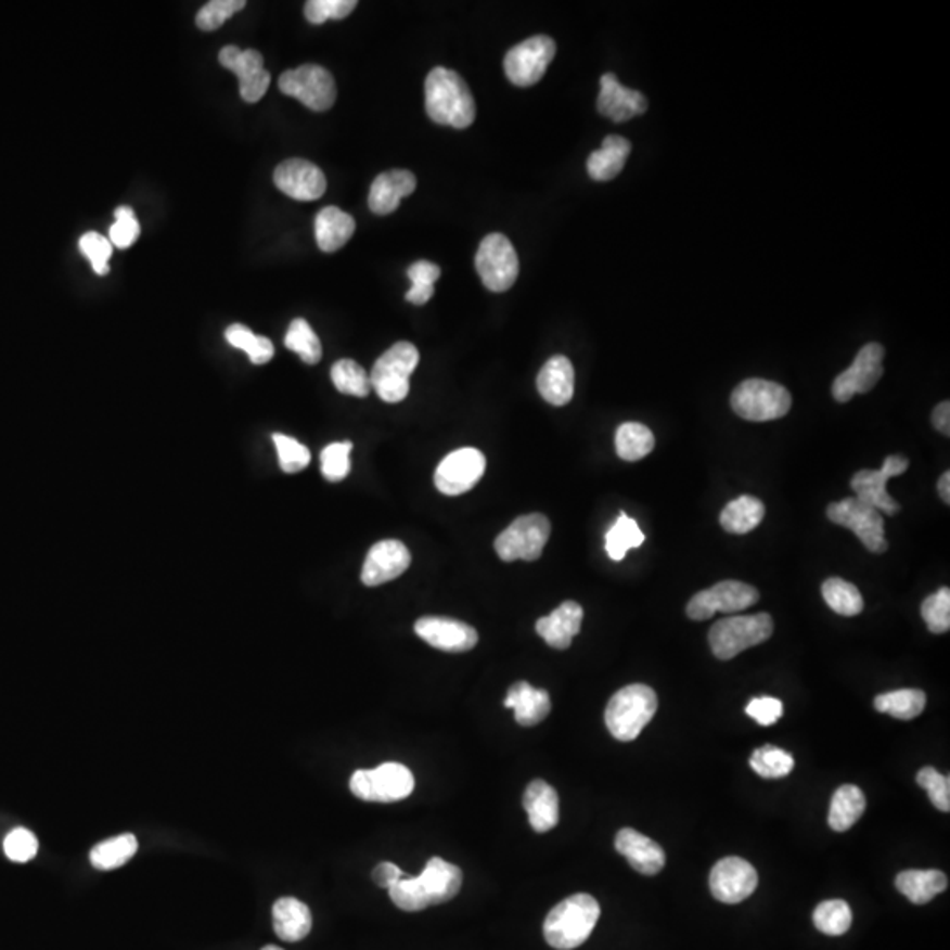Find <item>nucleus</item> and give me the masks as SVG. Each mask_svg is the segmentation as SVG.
Here are the masks:
<instances>
[{
	"instance_id": "obj_1",
	"label": "nucleus",
	"mask_w": 950,
	"mask_h": 950,
	"mask_svg": "<svg viewBox=\"0 0 950 950\" xmlns=\"http://www.w3.org/2000/svg\"><path fill=\"white\" fill-rule=\"evenodd\" d=\"M463 873L460 868L440 858H432L420 876H406L389 887L393 903L406 912L448 903L460 893Z\"/></svg>"
},
{
	"instance_id": "obj_2",
	"label": "nucleus",
	"mask_w": 950,
	"mask_h": 950,
	"mask_svg": "<svg viewBox=\"0 0 950 950\" xmlns=\"http://www.w3.org/2000/svg\"><path fill=\"white\" fill-rule=\"evenodd\" d=\"M426 113L440 126L466 129L475 120V101L465 79L457 70L435 67L424 84Z\"/></svg>"
},
{
	"instance_id": "obj_3",
	"label": "nucleus",
	"mask_w": 950,
	"mask_h": 950,
	"mask_svg": "<svg viewBox=\"0 0 950 950\" xmlns=\"http://www.w3.org/2000/svg\"><path fill=\"white\" fill-rule=\"evenodd\" d=\"M601 907L590 895H574L560 901L544 921V938L553 949L573 950L592 935Z\"/></svg>"
},
{
	"instance_id": "obj_4",
	"label": "nucleus",
	"mask_w": 950,
	"mask_h": 950,
	"mask_svg": "<svg viewBox=\"0 0 950 950\" xmlns=\"http://www.w3.org/2000/svg\"><path fill=\"white\" fill-rule=\"evenodd\" d=\"M657 708L658 697L655 690L636 683V685L624 686L611 697L604 718L613 737L629 743L643 732L647 723L652 722Z\"/></svg>"
},
{
	"instance_id": "obj_5",
	"label": "nucleus",
	"mask_w": 950,
	"mask_h": 950,
	"mask_svg": "<svg viewBox=\"0 0 950 950\" xmlns=\"http://www.w3.org/2000/svg\"><path fill=\"white\" fill-rule=\"evenodd\" d=\"M773 618L768 613L748 616H731L712 625L709 630V646L715 657L731 660L748 647L757 646L773 636Z\"/></svg>"
},
{
	"instance_id": "obj_6",
	"label": "nucleus",
	"mask_w": 950,
	"mask_h": 950,
	"mask_svg": "<svg viewBox=\"0 0 950 950\" xmlns=\"http://www.w3.org/2000/svg\"><path fill=\"white\" fill-rule=\"evenodd\" d=\"M731 407L743 420L766 423L788 414L792 396L782 384L748 378L732 391Z\"/></svg>"
},
{
	"instance_id": "obj_7",
	"label": "nucleus",
	"mask_w": 950,
	"mask_h": 950,
	"mask_svg": "<svg viewBox=\"0 0 950 950\" xmlns=\"http://www.w3.org/2000/svg\"><path fill=\"white\" fill-rule=\"evenodd\" d=\"M420 363V352L409 342H398L386 350L373 364L370 383L387 403L406 400L410 389V375Z\"/></svg>"
},
{
	"instance_id": "obj_8",
	"label": "nucleus",
	"mask_w": 950,
	"mask_h": 950,
	"mask_svg": "<svg viewBox=\"0 0 950 950\" xmlns=\"http://www.w3.org/2000/svg\"><path fill=\"white\" fill-rule=\"evenodd\" d=\"M350 791L367 803H396L414 791L410 769L398 762H384L375 769H359L350 779Z\"/></svg>"
},
{
	"instance_id": "obj_9",
	"label": "nucleus",
	"mask_w": 950,
	"mask_h": 950,
	"mask_svg": "<svg viewBox=\"0 0 950 950\" xmlns=\"http://www.w3.org/2000/svg\"><path fill=\"white\" fill-rule=\"evenodd\" d=\"M550 536L551 523L544 514H527L514 519L513 525L497 537L495 550L503 562H534L541 559Z\"/></svg>"
},
{
	"instance_id": "obj_10",
	"label": "nucleus",
	"mask_w": 950,
	"mask_h": 950,
	"mask_svg": "<svg viewBox=\"0 0 950 950\" xmlns=\"http://www.w3.org/2000/svg\"><path fill=\"white\" fill-rule=\"evenodd\" d=\"M475 268L486 290L493 293L511 290L519 273V261L511 240L500 233L488 234L480 242Z\"/></svg>"
},
{
	"instance_id": "obj_11",
	"label": "nucleus",
	"mask_w": 950,
	"mask_h": 950,
	"mask_svg": "<svg viewBox=\"0 0 950 950\" xmlns=\"http://www.w3.org/2000/svg\"><path fill=\"white\" fill-rule=\"evenodd\" d=\"M279 89L313 112H328L336 101L335 78L330 70L317 64L285 70L279 78Z\"/></svg>"
},
{
	"instance_id": "obj_12",
	"label": "nucleus",
	"mask_w": 950,
	"mask_h": 950,
	"mask_svg": "<svg viewBox=\"0 0 950 950\" xmlns=\"http://www.w3.org/2000/svg\"><path fill=\"white\" fill-rule=\"evenodd\" d=\"M827 517L839 527L850 528L871 553H885L889 548L884 537V516L856 497L831 503Z\"/></svg>"
},
{
	"instance_id": "obj_13",
	"label": "nucleus",
	"mask_w": 950,
	"mask_h": 950,
	"mask_svg": "<svg viewBox=\"0 0 950 950\" xmlns=\"http://www.w3.org/2000/svg\"><path fill=\"white\" fill-rule=\"evenodd\" d=\"M759 592L741 581H720L709 590L695 593L686 606L690 620H709L715 613H740L759 601Z\"/></svg>"
},
{
	"instance_id": "obj_14",
	"label": "nucleus",
	"mask_w": 950,
	"mask_h": 950,
	"mask_svg": "<svg viewBox=\"0 0 950 950\" xmlns=\"http://www.w3.org/2000/svg\"><path fill=\"white\" fill-rule=\"evenodd\" d=\"M556 55V44L548 36H534L527 41L519 42L513 50H509L503 59L505 75L517 87H531L539 84L551 61Z\"/></svg>"
},
{
	"instance_id": "obj_15",
	"label": "nucleus",
	"mask_w": 950,
	"mask_h": 950,
	"mask_svg": "<svg viewBox=\"0 0 950 950\" xmlns=\"http://www.w3.org/2000/svg\"><path fill=\"white\" fill-rule=\"evenodd\" d=\"M884 356L881 344L864 345L853 359L852 367L834 378V400L847 403L853 396L871 391L884 375Z\"/></svg>"
},
{
	"instance_id": "obj_16",
	"label": "nucleus",
	"mask_w": 950,
	"mask_h": 950,
	"mask_svg": "<svg viewBox=\"0 0 950 950\" xmlns=\"http://www.w3.org/2000/svg\"><path fill=\"white\" fill-rule=\"evenodd\" d=\"M907 468H909V460L899 457V454H893V457L885 458L881 471H861L853 475L850 488L853 489L856 499L866 502L878 513L896 516L901 511V505L887 493V480L903 474Z\"/></svg>"
},
{
	"instance_id": "obj_17",
	"label": "nucleus",
	"mask_w": 950,
	"mask_h": 950,
	"mask_svg": "<svg viewBox=\"0 0 950 950\" xmlns=\"http://www.w3.org/2000/svg\"><path fill=\"white\" fill-rule=\"evenodd\" d=\"M486 471V458L474 448L458 449L444 458L435 472V486L449 497L471 491Z\"/></svg>"
},
{
	"instance_id": "obj_18",
	"label": "nucleus",
	"mask_w": 950,
	"mask_h": 950,
	"mask_svg": "<svg viewBox=\"0 0 950 950\" xmlns=\"http://www.w3.org/2000/svg\"><path fill=\"white\" fill-rule=\"evenodd\" d=\"M759 884L757 871L741 858H726L712 866L709 889L712 898L727 904H736L754 895Z\"/></svg>"
},
{
	"instance_id": "obj_19",
	"label": "nucleus",
	"mask_w": 950,
	"mask_h": 950,
	"mask_svg": "<svg viewBox=\"0 0 950 950\" xmlns=\"http://www.w3.org/2000/svg\"><path fill=\"white\" fill-rule=\"evenodd\" d=\"M219 61L226 69L233 70L240 79V93L245 103H257L265 98L271 84V76L265 69V59L257 50H240L236 47H224L220 50Z\"/></svg>"
},
{
	"instance_id": "obj_20",
	"label": "nucleus",
	"mask_w": 950,
	"mask_h": 950,
	"mask_svg": "<svg viewBox=\"0 0 950 950\" xmlns=\"http://www.w3.org/2000/svg\"><path fill=\"white\" fill-rule=\"evenodd\" d=\"M273 182L285 196L296 201H316L326 192V177L321 168L305 158H290L279 164Z\"/></svg>"
},
{
	"instance_id": "obj_21",
	"label": "nucleus",
	"mask_w": 950,
	"mask_h": 950,
	"mask_svg": "<svg viewBox=\"0 0 950 950\" xmlns=\"http://www.w3.org/2000/svg\"><path fill=\"white\" fill-rule=\"evenodd\" d=\"M415 633L429 646L449 653L471 652L479 641V636L474 627L452 618H438L426 616L415 621Z\"/></svg>"
},
{
	"instance_id": "obj_22",
	"label": "nucleus",
	"mask_w": 950,
	"mask_h": 950,
	"mask_svg": "<svg viewBox=\"0 0 950 950\" xmlns=\"http://www.w3.org/2000/svg\"><path fill=\"white\" fill-rule=\"evenodd\" d=\"M410 551L400 541H381L372 545L364 560L361 581L367 587H381L406 573L410 565Z\"/></svg>"
},
{
	"instance_id": "obj_23",
	"label": "nucleus",
	"mask_w": 950,
	"mask_h": 950,
	"mask_svg": "<svg viewBox=\"0 0 950 950\" xmlns=\"http://www.w3.org/2000/svg\"><path fill=\"white\" fill-rule=\"evenodd\" d=\"M596 110L613 121H627L646 113L647 101L639 90L627 89L613 73H607L601 78Z\"/></svg>"
},
{
	"instance_id": "obj_24",
	"label": "nucleus",
	"mask_w": 950,
	"mask_h": 950,
	"mask_svg": "<svg viewBox=\"0 0 950 950\" xmlns=\"http://www.w3.org/2000/svg\"><path fill=\"white\" fill-rule=\"evenodd\" d=\"M615 847L641 875H657L666 866V852L660 845L630 827L616 834Z\"/></svg>"
},
{
	"instance_id": "obj_25",
	"label": "nucleus",
	"mask_w": 950,
	"mask_h": 950,
	"mask_svg": "<svg viewBox=\"0 0 950 950\" xmlns=\"http://www.w3.org/2000/svg\"><path fill=\"white\" fill-rule=\"evenodd\" d=\"M415 177L406 169H391L373 180L370 189V210L377 215H389L400 206L403 197L415 191Z\"/></svg>"
},
{
	"instance_id": "obj_26",
	"label": "nucleus",
	"mask_w": 950,
	"mask_h": 950,
	"mask_svg": "<svg viewBox=\"0 0 950 950\" xmlns=\"http://www.w3.org/2000/svg\"><path fill=\"white\" fill-rule=\"evenodd\" d=\"M582 624V607L578 602L560 604L550 616L537 621L536 630L554 650H567L578 636Z\"/></svg>"
},
{
	"instance_id": "obj_27",
	"label": "nucleus",
	"mask_w": 950,
	"mask_h": 950,
	"mask_svg": "<svg viewBox=\"0 0 950 950\" xmlns=\"http://www.w3.org/2000/svg\"><path fill=\"white\" fill-rule=\"evenodd\" d=\"M503 704L505 708L513 709L516 722L523 727L541 723L551 711L550 694L545 690L534 689L527 681L514 683Z\"/></svg>"
},
{
	"instance_id": "obj_28",
	"label": "nucleus",
	"mask_w": 950,
	"mask_h": 950,
	"mask_svg": "<svg viewBox=\"0 0 950 950\" xmlns=\"http://www.w3.org/2000/svg\"><path fill=\"white\" fill-rule=\"evenodd\" d=\"M523 806L528 813L531 830L537 833H548L559 824V794L544 780H534L523 794Z\"/></svg>"
},
{
	"instance_id": "obj_29",
	"label": "nucleus",
	"mask_w": 950,
	"mask_h": 950,
	"mask_svg": "<svg viewBox=\"0 0 950 950\" xmlns=\"http://www.w3.org/2000/svg\"><path fill=\"white\" fill-rule=\"evenodd\" d=\"M574 383V367L565 356H553L537 375V389L551 406H567L573 400Z\"/></svg>"
},
{
	"instance_id": "obj_30",
	"label": "nucleus",
	"mask_w": 950,
	"mask_h": 950,
	"mask_svg": "<svg viewBox=\"0 0 950 950\" xmlns=\"http://www.w3.org/2000/svg\"><path fill=\"white\" fill-rule=\"evenodd\" d=\"M273 927L280 940H304L312 929V913L299 899L280 898L273 904Z\"/></svg>"
},
{
	"instance_id": "obj_31",
	"label": "nucleus",
	"mask_w": 950,
	"mask_h": 950,
	"mask_svg": "<svg viewBox=\"0 0 950 950\" xmlns=\"http://www.w3.org/2000/svg\"><path fill=\"white\" fill-rule=\"evenodd\" d=\"M630 150L632 145L629 140H625L621 136H607L606 140L602 141L601 149L588 157V175L596 182H609L620 175L629 158Z\"/></svg>"
},
{
	"instance_id": "obj_32",
	"label": "nucleus",
	"mask_w": 950,
	"mask_h": 950,
	"mask_svg": "<svg viewBox=\"0 0 950 950\" xmlns=\"http://www.w3.org/2000/svg\"><path fill=\"white\" fill-rule=\"evenodd\" d=\"M356 220L336 206H326L316 217V240L322 252H336L349 242Z\"/></svg>"
},
{
	"instance_id": "obj_33",
	"label": "nucleus",
	"mask_w": 950,
	"mask_h": 950,
	"mask_svg": "<svg viewBox=\"0 0 950 950\" xmlns=\"http://www.w3.org/2000/svg\"><path fill=\"white\" fill-rule=\"evenodd\" d=\"M947 876L938 870H907L896 876V887L913 904L929 903L947 889Z\"/></svg>"
},
{
	"instance_id": "obj_34",
	"label": "nucleus",
	"mask_w": 950,
	"mask_h": 950,
	"mask_svg": "<svg viewBox=\"0 0 950 950\" xmlns=\"http://www.w3.org/2000/svg\"><path fill=\"white\" fill-rule=\"evenodd\" d=\"M864 810H866L864 792L856 785H842L831 799L830 817H827L831 830L845 833L861 819Z\"/></svg>"
},
{
	"instance_id": "obj_35",
	"label": "nucleus",
	"mask_w": 950,
	"mask_h": 950,
	"mask_svg": "<svg viewBox=\"0 0 950 950\" xmlns=\"http://www.w3.org/2000/svg\"><path fill=\"white\" fill-rule=\"evenodd\" d=\"M765 503L750 495H743L740 499L727 503L722 514H720V525L729 534L743 536V534H750L752 530L759 527L765 519Z\"/></svg>"
},
{
	"instance_id": "obj_36",
	"label": "nucleus",
	"mask_w": 950,
	"mask_h": 950,
	"mask_svg": "<svg viewBox=\"0 0 950 950\" xmlns=\"http://www.w3.org/2000/svg\"><path fill=\"white\" fill-rule=\"evenodd\" d=\"M138 852V839L134 834H120L95 845L90 852V862L101 871L115 870L131 861Z\"/></svg>"
},
{
	"instance_id": "obj_37",
	"label": "nucleus",
	"mask_w": 950,
	"mask_h": 950,
	"mask_svg": "<svg viewBox=\"0 0 950 950\" xmlns=\"http://www.w3.org/2000/svg\"><path fill=\"white\" fill-rule=\"evenodd\" d=\"M616 454L625 462H639L655 448L652 429L641 423H624L616 429Z\"/></svg>"
},
{
	"instance_id": "obj_38",
	"label": "nucleus",
	"mask_w": 950,
	"mask_h": 950,
	"mask_svg": "<svg viewBox=\"0 0 950 950\" xmlns=\"http://www.w3.org/2000/svg\"><path fill=\"white\" fill-rule=\"evenodd\" d=\"M876 711L887 712L898 720H913L926 708V694L923 690L901 689L876 695Z\"/></svg>"
},
{
	"instance_id": "obj_39",
	"label": "nucleus",
	"mask_w": 950,
	"mask_h": 950,
	"mask_svg": "<svg viewBox=\"0 0 950 950\" xmlns=\"http://www.w3.org/2000/svg\"><path fill=\"white\" fill-rule=\"evenodd\" d=\"M644 542V534L638 522L621 513L615 525L606 534V551L611 560L621 562L627 551L639 548Z\"/></svg>"
},
{
	"instance_id": "obj_40",
	"label": "nucleus",
	"mask_w": 950,
	"mask_h": 950,
	"mask_svg": "<svg viewBox=\"0 0 950 950\" xmlns=\"http://www.w3.org/2000/svg\"><path fill=\"white\" fill-rule=\"evenodd\" d=\"M825 604L842 616H856L864 607L861 592L852 582L842 578H831L822 585Z\"/></svg>"
},
{
	"instance_id": "obj_41",
	"label": "nucleus",
	"mask_w": 950,
	"mask_h": 950,
	"mask_svg": "<svg viewBox=\"0 0 950 950\" xmlns=\"http://www.w3.org/2000/svg\"><path fill=\"white\" fill-rule=\"evenodd\" d=\"M226 341L229 345H233L234 349H240L248 355L252 363L266 364L275 355V347L271 344L270 338L266 336H257L243 324H233L226 330Z\"/></svg>"
},
{
	"instance_id": "obj_42",
	"label": "nucleus",
	"mask_w": 950,
	"mask_h": 950,
	"mask_svg": "<svg viewBox=\"0 0 950 950\" xmlns=\"http://www.w3.org/2000/svg\"><path fill=\"white\" fill-rule=\"evenodd\" d=\"M285 347L296 352L304 363L316 364L321 361V341L305 319H294L291 322L287 335H285Z\"/></svg>"
},
{
	"instance_id": "obj_43",
	"label": "nucleus",
	"mask_w": 950,
	"mask_h": 950,
	"mask_svg": "<svg viewBox=\"0 0 950 950\" xmlns=\"http://www.w3.org/2000/svg\"><path fill=\"white\" fill-rule=\"evenodd\" d=\"M813 923H816L817 929L824 935L839 937L850 929L852 910L842 899H827L824 903H820L813 912Z\"/></svg>"
},
{
	"instance_id": "obj_44",
	"label": "nucleus",
	"mask_w": 950,
	"mask_h": 950,
	"mask_svg": "<svg viewBox=\"0 0 950 950\" xmlns=\"http://www.w3.org/2000/svg\"><path fill=\"white\" fill-rule=\"evenodd\" d=\"M331 381L338 391L344 393V395L358 396V398L369 396L370 389H372L369 373L364 372L363 367H359L352 359L336 361L331 369Z\"/></svg>"
},
{
	"instance_id": "obj_45",
	"label": "nucleus",
	"mask_w": 950,
	"mask_h": 950,
	"mask_svg": "<svg viewBox=\"0 0 950 950\" xmlns=\"http://www.w3.org/2000/svg\"><path fill=\"white\" fill-rule=\"evenodd\" d=\"M750 766L760 779H783L794 769V759L779 746L765 745L752 754Z\"/></svg>"
},
{
	"instance_id": "obj_46",
	"label": "nucleus",
	"mask_w": 950,
	"mask_h": 950,
	"mask_svg": "<svg viewBox=\"0 0 950 950\" xmlns=\"http://www.w3.org/2000/svg\"><path fill=\"white\" fill-rule=\"evenodd\" d=\"M412 287L407 293V301L414 305L428 304L429 299L434 298L435 282L440 277V268L434 262L418 261L410 266L407 271Z\"/></svg>"
},
{
	"instance_id": "obj_47",
	"label": "nucleus",
	"mask_w": 950,
	"mask_h": 950,
	"mask_svg": "<svg viewBox=\"0 0 950 950\" xmlns=\"http://www.w3.org/2000/svg\"><path fill=\"white\" fill-rule=\"evenodd\" d=\"M921 615L927 629L933 633H946L950 629V590L940 588L937 593L927 596L921 607Z\"/></svg>"
},
{
	"instance_id": "obj_48",
	"label": "nucleus",
	"mask_w": 950,
	"mask_h": 950,
	"mask_svg": "<svg viewBox=\"0 0 950 950\" xmlns=\"http://www.w3.org/2000/svg\"><path fill=\"white\" fill-rule=\"evenodd\" d=\"M277 452H279L280 468L285 474H296L307 468L310 463V451L305 448L304 444L298 442L296 438L287 437V435H273Z\"/></svg>"
},
{
	"instance_id": "obj_49",
	"label": "nucleus",
	"mask_w": 950,
	"mask_h": 950,
	"mask_svg": "<svg viewBox=\"0 0 950 950\" xmlns=\"http://www.w3.org/2000/svg\"><path fill=\"white\" fill-rule=\"evenodd\" d=\"M352 451L350 442L330 444L324 451L321 452V468L322 475L330 483H341L347 477L350 471L349 454Z\"/></svg>"
},
{
	"instance_id": "obj_50",
	"label": "nucleus",
	"mask_w": 950,
	"mask_h": 950,
	"mask_svg": "<svg viewBox=\"0 0 950 950\" xmlns=\"http://www.w3.org/2000/svg\"><path fill=\"white\" fill-rule=\"evenodd\" d=\"M79 251L89 259L93 271L98 275H107L110 273L107 261H110V257L113 254V245L110 242V238L93 233V231L85 233L84 236L79 238Z\"/></svg>"
},
{
	"instance_id": "obj_51",
	"label": "nucleus",
	"mask_w": 950,
	"mask_h": 950,
	"mask_svg": "<svg viewBox=\"0 0 950 950\" xmlns=\"http://www.w3.org/2000/svg\"><path fill=\"white\" fill-rule=\"evenodd\" d=\"M245 8L243 0H211L201 8L196 16V24L201 30L211 33L224 25L226 20Z\"/></svg>"
},
{
	"instance_id": "obj_52",
	"label": "nucleus",
	"mask_w": 950,
	"mask_h": 950,
	"mask_svg": "<svg viewBox=\"0 0 950 950\" xmlns=\"http://www.w3.org/2000/svg\"><path fill=\"white\" fill-rule=\"evenodd\" d=\"M356 0H310L305 4V16L313 25L328 20H344L356 10Z\"/></svg>"
},
{
	"instance_id": "obj_53",
	"label": "nucleus",
	"mask_w": 950,
	"mask_h": 950,
	"mask_svg": "<svg viewBox=\"0 0 950 950\" xmlns=\"http://www.w3.org/2000/svg\"><path fill=\"white\" fill-rule=\"evenodd\" d=\"M917 783L929 796V801L940 811H950V779L935 768H923L917 773Z\"/></svg>"
},
{
	"instance_id": "obj_54",
	"label": "nucleus",
	"mask_w": 950,
	"mask_h": 950,
	"mask_svg": "<svg viewBox=\"0 0 950 950\" xmlns=\"http://www.w3.org/2000/svg\"><path fill=\"white\" fill-rule=\"evenodd\" d=\"M115 224L110 228V242L118 248H129L140 238V222L129 206L115 210Z\"/></svg>"
},
{
	"instance_id": "obj_55",
	"label": "nucleus",
	"mask_w": 950,
	"mask_h": 950,
	"mask_svg": "<svg viewBox=\"0 0 950 950\" xmlns=\"http://www.w3.org/2000/svg\"><path fill=\"white\" fill-rule=\"evenodd\" d=\"M38 838L25 827H16L4 839V853L13 862H28L38 853Z\"/></svg>"
},
{
	"instance_id": "obj_56",
	"label": "nucleus",
	"mask_w": 950,
	"mask_h": 950,
	"mask_svg": "<svg viewBox=\"0 0 950 950\" xmlns=\"http://www.w3.org/2000/svg\"><path fill=\"white\" fill-rule=\"evenodd\" d=\"M745 711L748 717L754 718L755 722L769 727L774 726L782 718L783 704L774 697H757L748 703Z\"/></svg>"
},
{
	"instance_id": "obj_57",
	"label": "nucleus",
	"mask_w": 950,
	"mask_h": 950,
	"mask_svg": "<svg viewBox=\"0 0 950 950\" xmlns=\"http://www.w3.org/2000/svg\"><path fill=\"white\" fill-rule=\"evenodd\" d=\"M401 878H406V873L400 870V868L393 864V862H381L375 870H373V882L378 885V887H384V889H389L393 885L398 884Z\"/></svg>"
},
{
	"instance_id": "obj_58",
	"label": "nucleus",
	"mask_w": 950,
	"mask_h": 950,
	"mask_svg": "<svg viewBox=\"0 0 950 950\" xmlns=\"http://www.w3.org/2000/svg\"><path fill=\"white\" fill-rule=\"evenodd\" d=\"M933 426L940 432L941 435L949 437L950 435V406L949 401H941L937 409L933 410Z\"/></svg>"
},
{
	"instance_id": "obj_59",
	"label": "nucleus",
	"mask_w": 950,
	"mask_h": 950,
	"mask_svg": "<svg viewBox=\"0 0 950 950\" xmlns=\"http://www.w3.org/2000/svg\"><path fill=\"white\" fill-rule=\"evenodd\" d=\"M938 493L940 499L949 505L950 503V472H943L940 480H938Z\"/></svg>"
},
{
	"instance_id": "obj_60",
	"label": "nucleus",
	"mask_w": 950,
	"mask_h": 950,
	"mask_svg": "<svg viewBox=\"0 0 950 950\" xmlns=\"http://www.w3.org/2000/svg\"><path fill=\"white\" fill-rule=\"evenodd\" d=\"M261 950H284V949H280V947H277V946H266L265 949H261Z\"/></svg>"
}]
</instances>
